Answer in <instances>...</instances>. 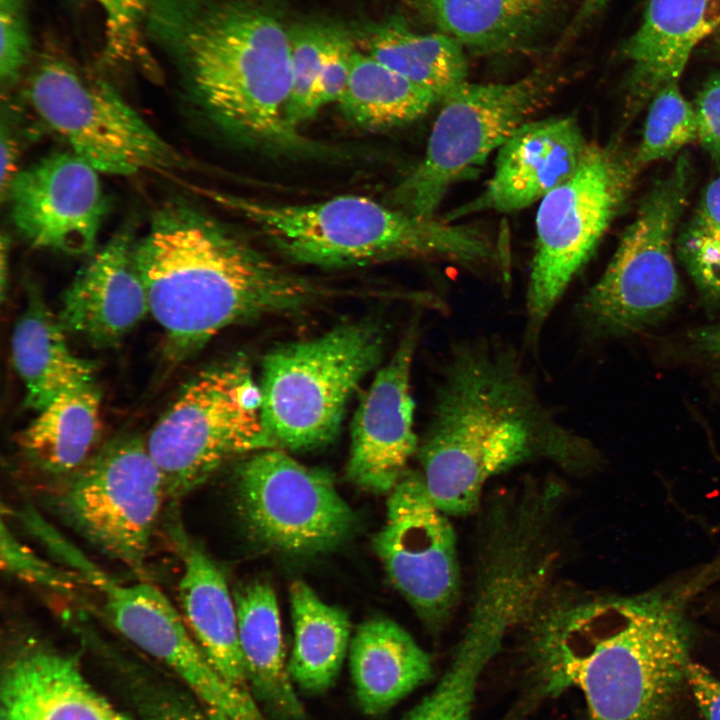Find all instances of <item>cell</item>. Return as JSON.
<instances>
[{"label": "cell", "instance_id": "obj_1", "mask_svg": "<svg viewBox=\"0 0 720 720\" xmlns=\"http://www.w3.org/2000/svg\"><path fill=\"white\" fill-rule=\"evenodd\" d=\"M705 566L631 595L561 597L537 611L528 652L543 689L576 687L589 720H680Z\"/></svg>", "mask_w": 720, "mask_h": 720}, {"label": "cell", "instance_id": "obj_2", "mask_svg": "<svg viewBox=\"0 0 720 720\" xmlns=\"http://www.w3.org/2000/svg\"><path fill=\"white\" fill-rule=\"evenodd\" d=\"M417 453L426 489L448 516L474 512L487 481L517 465L547 458L584 471L601 459L546 406L516 349L487 337L452 348Z\"/></svg>", "mask_w": 720, "mask_h": 720}, {"label": "cell", "instance_id": "obj_3", "mask_svg": "<svg viewBox=\"0 0 720 720\" xmlns=\"http://www.w3.org/2000/svg\"><path fill=\"white\" fill-rule=\"evenodd\" d=\"M149 311L175 362L232 324L297 312L329 296L317 282L274 262L231 227L183 200L153 214L134 245Z\"/></svg>", "mask_w": 720, "mask_h": 720}, {"label": "cell", "instance_id": "obj_4", "mask_svg": "<svg viewBox=\"0 0 720 720\" xmlns=\"http://www.w3.org/2000/svg\"><path fill=\"white\" fill-rule=\"evenodd\" d=\"M146 34L188 100L239 139L286 150L311 145L286 120L289 28L257 0H148Z\"/></svg>", "mask_w": 720, "mask_h": 720}, {"label": "cell", "instance_id": "obj_5", "mask_svg": "<svg viewBox=\"0 0 720 720\" xmlns=\"http://www.w3.org/2000/svg\"><path fill=\"white\" fill-rule=\"evenodd\" d=\"M204 193L302 264L336 268L428 259L473 267L498 256L493 240L476 226L415 216L364 196L278 204L228 192Z\"/></svg>", "mask_w": 720, "mask_h": 720}, {"label": "cell", "instance_id": "obj_6", "mask_svg": "<svg viewBox=\"0 0 720 720\" xmlns=\"http://www.w3.org/2000/svg\"><path fill=\"white\" fill-rule=\"evenodd\" d=\"M383 346V330L366 320L267 354L260 390L268 447L295 451L332 440L349 397L379 363Z\"/></svg>", "mask_w": 720, "mask_h": 720}, {"label": "cell", "instance_id": "obj_7", "mask_svg": "<svg viewBox=\"0 0 720 720\" xmlns=\"http://www.w3.org/2000/svg\"><path fill=\"white\" fill-rule=\"evenodd\" d=\"M45 498L50 511L90 546L144 578L169 503L145 439L112 440L80 468L52 481Z\"/></svg>", "mask_w": 720, "mask_h": 720}, {"label": "cell", "instance_id": "obj_8", "mask_svg": "<svg viewBox=\"0 0 720 720\" xmlns=\"http://www.w3.org/2000/svg\"><path fill=\"white\" fill-rule=\"evenodd\" d=\"M552 73L536 71L506 83L464 82L441 100L422 160L392 189L389 204L435 217L447 192L533 120L556 91Z\"/></svg>", "mask_w": 720, "mask_h": 720}, {"label": "cell", "instance_id": "obj_9", "mask_svg": "<svg viewBox=\"0 0 720 720\" xmlns=\"http://www.w3.org/2000/svg\"><path fill=\"white\" fill-rule=\"evenodd\" d=\"M26 97L39 119L99 173L130 176L184 170L187 160L106 81L61 56L46 55Z\"/></svg>", "mask_w": 720, "mask_h": 720}, {"label": "cell", "instance_id": "obj_10", "mask_svg": "<svg viewBox=\"0 0 720 720\" xmlns=\"http://www.w3.org/2000/svg\"><path fill=\"white\" fill-rule=\"evenodd\" d=\"M615 145L589 144L577 170L548 193L536 214L526 295V340L542 328L624 203L636 169Z\"/></svg>", "mask_w": 720, "mask_h": 720}, {"label": "cell", "instance_id": "obj_11", "mask_svg": "<svg viewBox=\"0 0 720 720\" xmlns=\"http://www.w3.org/2000/svg\"><path fill=\"white\" fill-rule=\"evenodd\" d=\"M261 390L241 363L209 369L188 383L145 438L169 504H178L224 464L269 449Z\"/></svg>", "mask_w": 720, "mask_h": 720}, {"label": "cell", "instance_id": "obj_12", "mask_svg": "<svg viewBox=\"0 0 720 720\" xmlns=\"http://www.w3.org/2000/svg\"><path fill=\"white\" fill-rule=\"evenodd\" d=\"M688 182V163L681 158L645 196L607 268L577 304L587 329L603 336L633 334L677 303L681 287L672 246Z\"/></svg>", "mask_w": 720, "mask_h": 720}, {"label": "cell", "instance_id": "obj_13", "mask_svg": "<svg viewBox=\"0 0 720 720\" xmlns=\"http://www.w3.org/2000/svg\"><path fill=\"white\" fill-rule=\"evenodd\" d=\"M36 539L55 560L95 589L112 627L140 650L169 667L211 709L236 716L245 695L210 664L187 628L179 608L145 578L124 583L98 566L51 523L42 524Z\"/></svg>", "mask_w": 720, "mask_h": 720}, {"label": "cell", "instance_id": "obj_14", "mask_svg": "<svg viewBox=\"0 0 720 720\" xmlns=\"http://www.w3.org/2000/svg\"><path fill=\"white\" fill-rule=\"evenodd\" d=\"M235 492L238 512L254 539L289 555L329 551L355 523L331 477L282 449L259 450L242 462Z\"/></svg>", "mask_w": 720, "mask_h": 720}, {"label": "cell", "instance_id": "obj_15", "mask_svg": "<svg viewBox=\"0 0 720 720\" xmlns=\"http://www.w3.org/2000/svg\"><path fill=\"white\" fill-rule=\"evenodd\" d=\"M447 516L422 475L406 473L390 491L385 523L373 541L392 584L436 631L460 595L456 534Z\"/></svg>", "mask_w": 720, "mask_h": 720}, {"label": "cell", "instance_id": "obj_16", "mask_svg": "<svg viewBox=\"0 0 720 720\" xmlns=\"http://www.w3.org/2000/svg\"><path fill=\"white\" fill-rule=\"evenodd\" d=\"M99 174L72 151L19 171L5 194L14 226L35 248L89 253L108 211Z\"/></svg>", "mask_w": 720, "mask_h": 720}, {"label": "cell", "instance_id": "obj_17", "mask_svg": "<svg viewBox=\"0 0 720 720\" xmlns=\"http://www.w3.org/2000/svg\"><path fill=\"white\" fill-rule=\"evenodd\" d=\"M416 344L417 326L413 325L377 372L354 414L347 475L369 491L390 492L418 450L410 388Z\"/></svg>", "mask_w": 720, "mask_h": 720}, {"label": "cell", "instance_id": "obj_18", "mask_svg": "<svg viewBox=\"0 0 720 720\" xmlns=\"http://www.w3.org/2000/svg\"><path fill=\"white\" fill-rule=\"evenodd\" d=\"M589 143L570 116L531 120L498 149L494 172L483 191L453 209L446 221L483 211L522 210L567 180L581 164Z\"/></svg>", "mask_w": 720, "mask_h": 720}, {"label": "cell", "instance_id": "obj_19", "mask_svg": "<svg viewBox=\"0 0 720 720\" xmlns=\"http://www.w3.org/2000/svg\"><path fill=\"white\" fill-rule=\"evenodd\" d=\"M0 720H129L86 680L77 657L32 636L7 654Z\"/></svg>", "mask_w": 720, "mask_h": 720}, {"label": "cell", "instance_id": "obj_20", "mask_svg": "<svg viewBox=\"0 0 720 720\" xmlns=\"http://www.w3.org/2000/svg\"><path fill=\"white\" fill-rule=\"evenodd\" d=\"M134 245L129 232L117 233L76 274L58 314L66 332L111 348L150 312Z\"/></svg>", "mask_w": 720, "mask_h": 720}, {"label": "cell", "instance_id": "obj_21", "mask_svg": "<svg viewBox=\"0 0 720 720\" xmlns=\"http://www.w3.org/2000/svg\"><path fill=\"white\" fill-rule=\"evenodd\" d=\"M170 511L166 529L182 564L177 593L184 622L214 669L229 684L252 695L239 644L235 602L226 578L185 530L176 504Z\"/></svg>", "mask_w": 720, "mask_h": 720}, {"label": "cell", "instance_id": "obj_22", "mask_svg": "<svg viewBox=\"0 0 720 720\" xmlns=\"http://www.w3.org/2000/svg\"><path fill=\"white\" fill-rule=\"evenodd\" d=\"M720 27V0H650L623 47L631 64L630 105L639 108L678 82L693 49Z\"/></svg>", "mask_w": 720, "mask_h": 720}, {"label": "cell", "instance_id": "obj_23", "mask_svg": "<svg viewBox=\"0 0 720 720\" xmlns=\"http://www.w3.org/2000/svg\"><path fill=\"white\" fill-rule=\"evenodd\" d=\"M349 668L357 701L368 715H379L433 676L429 654L396 622H363L349 646Z\"/></svg>", "mask_w": 720, "mask_h": 720}, {"label": "cell", "instance_id": "obj_24", "mask_svg": "<svg viewBox=\"0 0 720 720\" xmlns=\"http://www.w3.org/2000/svg\"><path fill=\"white\" fill-rule=\"evenodd\" d=\"M66 331L42 296L30 287L11 338L12 360L27 407L40 411L60 394L93 383L95 366L74 354Z\"/></svg>", "mask_w": 720, "mask_h": 720}, {"label": "cell", "instance_id": "obj_25", "mask_svg": "<svg viewBox=\"0 0 720 720\" xmlns=\"http://www.w3.org/2000/svg\"><path fill=\"white\" fill-rule=\"evenodd\" d=\"M233 598L251 693L281 717L304 720V709L287 669L274 590L266 583L254 582L235 590Z\"/></svg>", "mask_w": 720, "mask_h": 720}, {"label": "cell", "instance_id": "obj_26", "mask_svg": "<svg viewBox=\"0 0 720 720\" xmlns=\"http://www.w3.org/2000/svg\"><path fill=\"white\" fill-rule=\"evenodd\" d=\"M100 410L94 383L60 394L19 434L25 459L52 481L74 472L96 452Z\"/></svg>", "mask_w": 720, "mask_h": 720}, {"label": "cell", "instance_id": "obj_27", "mask_svg": "<svg viewBox=\"0 0 720 720\" xmlns=\"http://www.w3.org/2000/svg\"><path fill=\"white\" fill-rule=\"evenodd\" d=\"M463 47L495 53L520 47L552 16L554 0H411Z\"/></svg>", "mask_w": 720, "mask_h": 720}, {"label": "cell", "instance_id": "obj_28", "mask_svg": "<svg viewBox=\"0 0 720 720\" xmlns=\"http://www.w3.org/2000/svg\"><path fill=\"white\" fill-rule=\"evenodd\" d=\"M289 596L294 638L288 673L300 690L325 692L334 684L349 650V618L343 610L322 601L303 581L291 584Z\"/></svg>", "mask_w": 720, "mask_h": 720}, {"label": "cell", "instance_id": "obj_29", "mask_svg": "<svg viewBox=\"0 0 720 720\" xmlns=\"http://www.w3.org/2000/svg\"><path fill=\"white\" fill-rule=\"evenodd\" d=\"M361 47L382 64L435 94L440 102L467 81L464 47L442 32L422 34L391 22L369 30L362 37Z\"/></svg>", "mask_w": 720, "mask_h": 720}, {"label": "cell", "instance_id": "obj_30", "mask_svg": "<svg viewBox=\"0 0 720 720\" xmlns=\"http://www.w3.org/2000/svg\"><path fill=\"white\" fill-rule=\"evenodd\" d=\"M439 102L429 90L357 48L338 104L348 121L378 131L411 123Z\"/></svg>", "mask_w": 720, "mask_h": 720}, {"label": "cell", "instance_id": "obj_31", "mask_svg": "<svg viewBox=\"0 0 720 720\" xmlns=\"http://www.w3.org/2000/svg\"><path fill=\"white\" fill-rule=\"evenodd\" d=\"M500 642L467 631L434 689L402 720H470L480 676Z\"/></svg>", "mask_w": 720, "mask_h": 720}, {"label": "cell", "instance_id": "obj_32", "mask_svg": "<svg viewBox=\"0 0 720 720\" xmlns=\"http://www.w3.org/2000/svg\"><path fill=\"white\" fill-rule=\"evenodd\" d=\"M677 252L701 295L720 307V175L706 187Z\"/></svg>", "mask_w": 720, "mask_h": 720}, {"label": "cell", "instance_id": "obj_33", "mask_svg": "<svg viewBox=\"0 0 720 720\" xmlns=\"http://www.w3.org/2000/svg\"><path fill=\"white\" fill-rule=\"evenodd\" d=\"M650 101L642 140L633 158L637 167L669 158L698 140L694 106L682 95L678 82L662 87Z\"/></svg>", "mask_w": 720, "mask_h": 720}, {"label": "cell", "instance_id": "obj_34", "mask_svg": "<svg viewBox=\"0 0 720 720\" xmlns=\"http://www.w3.org/2000/svg\"><path fill=\"white\" fill-rule=\"evenodd\" d=\"M331 28L320 24H298L289 28L290 91L286 120L295 130L311 116V99Z\"/></svg>", "mask_w": 720, "mask_h": 720}, {"label": "cell", "instance_id": "obj_35", "mask_svg": "<svg viewBox=\"0 0 720 720\" xmlns=\"http://www.w3.org/2000/svg\"><path fill=\"white\" fill-rule=\"evenodd\" d=\"M1 569L18 580L73 599L85 584L78 573L41 557L23 543L2 516L0 533Z\"/></svg>", "mask_w": 720, "mask_h": 720}, {"label": "cell", "instance_id": "obj_36", "mask_svg": "<svg viewBox=\"0 0 720 720\" xmlns=\"http://www.w3.org/2000/svg\"><path fill=\"white\" fill-rule=\"evenodd\" d=\"M106 15V54L113 59L146 58L141 26L148 0H94Z\"/></svg>", "mask_w": 720, "mask_h": 720}, {"label": "cell", "instance_id": "obj_37", "mask_svg": "<svg viewBox=\"0 0 720 720\" xmlns=\"http://www.w3.org/2000/svg\"><path fill=\"white\" fill-rule=\"evenodd\" d=\"M0 77L3 87L19 80L31 54V39L24 0H0Z\"/></svg>", "mask_w": 720, "mask_h": 720}, {"label": "cell", "instance_id": "obj_38", "mask_svg": "<svg viewBox=\"0 0 720 720\" xmlns=\"http://www.w3.org/2000/svg\"><path fill=\"white\" fill-rule=\"evenodd\" d=\"M357 47L346 33L331 28L321 69L311 99L313 117L326 105L339 102L351 71L352 59Z\"/></svg>", "mask_w": 720, "mask_h": 720}, {"label": "cell", "instance_id": "obj_39", "mask_svg": "<svg viewBox=\"0 0 720 720\" xmlns=\"http://www.w3.org/2000/svg\"><path fill=\"white\" fill-rule=\"evenodd\" d=\"M694 109L698 140L711 158L720 163V75L714 76L705 84Z\"/></svg>", "mask_w": 720, "mask_h": 720}, {"label": "cell", "instance_id": "obj_40", "mask_svg": "<svg viewBox=\"0 0 720 720\" xmlns=\"http://www.w3.org/2000/svg\"><path fill=\"white\" fill-rule=\"evenodd\" d=\"M692 699L704 720H720V679L708 669L692 662L688 670Z\"/></svg>", "mask_w": 720, "mask_h": 720}, {"label": "cell", "instance_id": "obj_41", "mask_svg": "<svg viewBox=\"0 0 720 720\" xmlns=\"http://www.w3.org/2000/svg\"><path fill=\"white\" fill-rule=\"evenodd\" d=\"M19 155L18 143L16 135L11 131L10 127L2 123L1 128V198L5 197V194L9 188L14 177L19 172L17 170V161Z\"/></svg>", "mask_w": 720, "mask_h": 720}, {"label": "cell", "instance_id": "obj_42", "mask_svg": "<svg viewBox=\"0 0 720 720\" xmlns=\"http://www.w3.org/2000/svg\"><path fill=\"white\" fill-rule=\"evenodd\" d=\"M689 338L694 350L720 370V324L697 328Z\"/></svg>", "mask_w": 720, "mask_h": 720}, {"label": "cell", "instance_id": "obj_43", "mask_svg": "<svg viewBox=\"0 0 720 720\" xmlns=\"http://www.w3.org/2000/svg\"><path fill=\"white\" fill-rule=\"evenodd\" d=\"M607 1L608 0H583L563 40L567 41L571 36H575L587 21L592 19L605 7Z\"/></svg>", "mask_w": 720, "mask_h": 720}, {"label": "cell", "instance_id": "obj_44", "mask_svg": "<svg viewBox=\"0 0 720 720\" xmlns=\"http://www.w3.org/2000/svg\"><path fill=\"white\" fill-rule=\"evenodd\" d=\"M168 720H230L222 713L215 711L213 709H210L206 706L205 710L202 712L201 710H191V711H184V714L180 715H172L168 717Z\"/></svg>", "mask_w": 720, "mask_h": 720}, {"label": "cell", "instance_id": "obj_45", "mask_svg": "<svg viewBox=\"0 0 720 720\" xmlns=\"http://www.w3.org/2000/svg\"><path fill=\"white\" fill-rule=\"evenodd\" d=\"M8 252H9V241L2 237L1 239V265H0V280H1V298L5 297L8 279Z\"/></svg>", "mask_w": 720, "mask_h": 720}]
</instances>
